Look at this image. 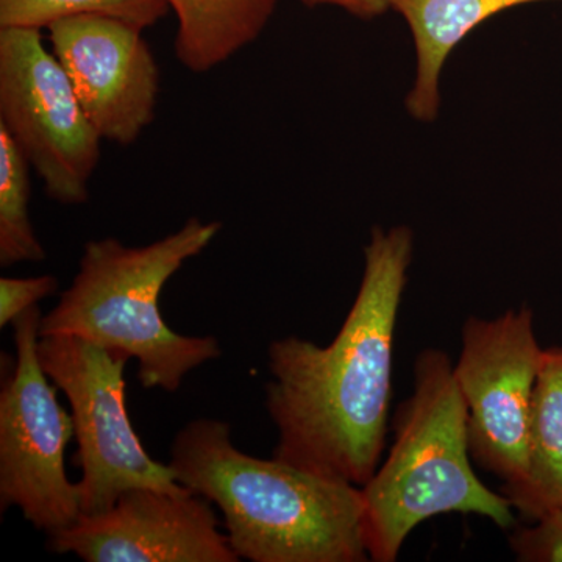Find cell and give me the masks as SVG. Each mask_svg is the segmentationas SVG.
Wrapping results in <instances>:
<instances>
[{
    "label": "cell",
    "mask_w": 562,
    "mask_h": 562,
    "mask_svg": "<svg viewBox=\"0 0 562 562\" xmlns=\"http://www.w3.org/2000/svg\"><path fill=\"white\" fill-rule=\"evenodd\" d=\"M413 249L412 228H373L360 290L335 341L321 347L290 336L269 346L266 408L279 430L276 460L358 487L379 469Z\"/></svg>",
    "instance_id": "cell-1"
},
{
    "label": "cell",
    "mask_w": 562,
    "mask_h": 562,
    "mask_svg": "<svg viewBox=\"0 0 562 562\" xmlns=\"http://www.w3.org/2000/svg\"><path fill=\"white\" fill-rule=\"evenodd\" d=\"M177 483L214 503L239 558L251 562H364L361 487L236 449L227 422L192 420L172 442Z\"/></svg>",
    "instance_id": "cell-2"
},
{
    "label": "cell",
    "mask_w": 562,
    "mask_h": 562,
    "mask_svg": "<svg viewBox=\"0 0 562 562\" xmlns=\"http://www.w3.org/2000/svg\"><path fill=\"white\" fill-rule=\"evenodd\" d=\"M468 406L446 351L427 349L414 364V391L398 405L394 442L361 487L369 558L394 562L417 525L446 513L476 514L512 530L513 505L473 472Z\"/></svg>",
    "instance_id": "cell-3"
},
{
    "label": "cell",
    "mask_w": 562,
    "mask_h": 562,
    "mask_svg": "<svg viewBox=\"0 0 562 562\" xmlns=\"http://www.w3.org/2000/svg\"><path fill=\"white\" fill-rule=\"evenodd\" d=\"M221 227V222L191 217L149 246L125 247L113 238L88 243L69 290L41 319L40 338L76 336L122 351L138 360L144 387L176 392L187 373L217 360L222 350L216 338L183 336L169 328L158 301L173 273L205 250Z\"/></svg>",
    "instance_id": "cell-4"
},
{
    "label": "cell",
    "mask_w": 562,
    "mask_h": 562,
    "mask_svg": "<svg viewBox=\"0 0 562 562\" xmlns=\"http://www.w3.org/2000/svg\"><path fill=\"white\" fill-rule=\"evenodd\" d=\"M41 368L65 392L70 405L77 484L81 514L110 509L132 487L187 492L169 465L155 461L133 430L125 406V364L122 351L95 346L76 336H43L38 342Z\"/></svg>",
    "instance_id": "cell-5"
},
{
    "label": "cell",
    "mask_w": 562,
    "mask_h": 562,
    "mask_svg": "<svg viewBox=\"0 0 562 562\" xmlns=\"http://www.w3.org/2000/svg\"><path fill=\"white\" fill-rule=\"evenodd\" d=\"M41 310L13 322L16 362L0 392V506H16L36 530L54 535L79 519L77 484L66 475L72 416L58 403L38 358Z\"/></svg>",
    "instance_id": "cell-6"
},
{
    "label": "cell",
    "mask_w": 562,
    "mask_h": 562,
    "mask_svg": "<svg viewBox=\"0 0 562 562\" xmlns=\"http://www.w3.org/2000/svg\"><path fill=\"white\" fill-rule=\"evenodd\" d=\"M0 125L63 205L88 201L102 136L36 29H0Z\"/></svg>",
    "instance_id": "cell-7"
},
{
    "label": "cell",
    "mask_w": 562,
    "mask_h": 562,
    "mask_svg": "<svg viewBox=\"0 0 562 562\" xmlns=\"http://www.w3.org/2000/svg\"><path fill=\"white\" fill-rule=\"evenodd\" d=\"M454 382L468 406L471 458L503 486L528 471L532 394L543 349L527 305L494 319L471 316L462 327Z\"/></svg>",
    "instance_id": "cell-8"
},
{
    "label": "cell",
    "mask_w": 562,
    "mask_h": 562,
    "mask_svg": "<svg viewBox=\"0 0 562 562\" xmlns=\"http://www.w3.org/2000/svg\"><path fill=\"white\" fill-rule=\"evenodd\" d=\"M52 552L87 562H238L211 502L187 491L132 487L110 509L49 535Z\"/></svg>",
    "instance_id": "cell-9"
},
{
    "label": "cell",
    "mask_w": 562,
    "mask_h": 562,
    "mask_svg": "<svg viewBox=\"0 0 562 562\" xmlns=\"http://www.w3.org/2000/svg\"><path fill=\"white\" fill-rule=\"evenodd\" d=\"M54 55L102 139L128 146L154 121L160 70L143 31L102 14L49 25Z\"/></svg>",
    "instance_id": "cell-10"
},
{
    "label": "cell",
    "mask_w": 562,
    "mask_h": 562,
    "mask_svg": "<svg viewBox=\"0 0 562 562\" xmlns=\"http://www.w3.org/2000/svg\"><path fill=\"white\" fill-rule=\"evenodd\" d=\"M536 2L549 0H391L416 47V80L406 98L414 120L431 122L438 116L443 66L465 36L502 11Z\"/></svg>",
    "instance_id": "cell-11"
},
{
    "label": "cell",
    "mask_w": 562,
    "mask_h": 562,
    "mask_svg": "<svg viewBox=\"0 0 562 562\" xmlns=\"http://www.w3.org/2000/svg\"><path fill=\"white\" fill-rule=\"evenodd\" d=\"M501 492L532 522L562 506V347L543 349L532 394L527 475Z\"/></svg>",
    "instance_id": "cell-12"
},
{
    "label": "cell",
    "mask_w": 562,
    "mask_h": 562,
    "mask_svg": "<svg viewBox=\"0 0 562 562\" xmlns=\"http://www.w3.org/2000/svg\"><path fill=\"white\" fill-rule=\"evenodd\" d=\"M179 20L176 54L192 72H209L257 41L277 0H169Z\"/></svg>",
    "instance_id": "cell-13"
},
{
    "label": "cell",
    "mask_w": 562,
    "mask_h": 562,
    "mask_svg": "<svg viewBox=\"0 0 562 562\" xmlns=\"http://www.w3.org/2000/svg\"><path fill=\"white\" fill-rule=\"evenodd\" d=\"M29 162L10 133L0 125V265L43 261V249L29 214Z\"/></svg>",
    "instance_id": "cell-14"
},
{
    "label": "cell",
    "mask_w": 562,
    "mask_h": 562,
    "mask_svg": "<svg viewBox=\"0 0 562 562\" xmlns=\"http://www.w3.org/2000/svg\"><path fill=\"white\" fill-rule=\"evenodd\" d=\"M169 0H0V29H41L80 14H102L144 29L168 14Z\"/></svg>",
    "instance_id": "cell-15"
},
{
    "label": "cell",
    "mask_w": 562,
    "mask_h": 562,
    "mask_svg": "<svg viewBox=\"0 0 562 562\" xmlns=\"http://www.w3.org/2000/svg\"><path fill=\"white\" fill-rule=\"evenodd\" d=\"M509 546L522 562H562V506L543 514L532 527L517 528Z\"/></svg>",
    "instance_id": "cell-16"
},
{
    "label": "cell",
    "mask_w": 562,
    "mask_h": 562,
    "mask_svg": "<svg viewBox=\"0 0 562 562\" xmlns=\"http://www.w3.org/2000/svg\"><path fill=\"white\" fill-rule=\"evenodd\" d=\"M58 290V280L52 276L31 277V279H0V327L13 324L22 313L38 305L43 299L50 297Z\"/></svg>",
    "instance_id": "cell-17"
},
{
    "label": "cell",
    "mask_w": 562,
    "mask_h": 562,
    "mask_svg": "<svg viewBox=\"0 0 562 562\" xmlns=\"http://www.w3.org/2000/svg\"><path fill=\"white\" fill-rule=\"evenodd\" d=\"M301 2L308 7H339L351 16L361 18V20H373L391 10V0H301Z\"/></svg>",
    "instance_id": "cell-18"
}]
</instances>
